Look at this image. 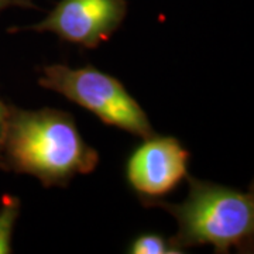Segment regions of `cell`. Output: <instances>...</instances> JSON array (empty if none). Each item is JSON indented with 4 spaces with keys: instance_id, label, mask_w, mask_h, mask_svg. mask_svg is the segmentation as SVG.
I'll return each mask as SVG.
<instances>
[{
    "instance_id": "1",
    "label": "cell",
    "mask_w": 254,
    "mask_h": 254,
    "mask_svg": "<svg viewBox=\"0 0 254 254\" xmlns=\"http://www.w3.org/2000/svg\"><path fill=\"white\" fill-rule=\"evenodd\" d=\"M98 151L82 138L75 120L57 109L7 106L0 167L36 177L44 187H66L78 174H91Z\"/></svg>"
},
{
    "instance_id": "2",
    "label": "cell",
    "mask_w": 254,
    "mask_h": 254,
    "mask_svg": "<svg viewBox=\"0 0 254 254\" xmlns=\"http://www.w3.org/2000/svg\"><path fill=\"white\" fill-rule=\"evenodd\" d=\"M188 195L181 203L153 200L173 215L178 232L174 245L182 252L196 246L210 245L216 253H229L230 249L249 253L253 249L254 195L200 181L187 175Z\"/></svg>"
},
{
    "instance_id": "3",
    "label": "cell",
    "mask_w": 254,
    "mask_h": 254,
    "mask_svg": "<svg viewBox=\"0 0 254 254\" xmlns=\"http://www.w3.org/2000/svg\"><path fill=\"white\" fill-rule=\"evenodd\" d=\"M40 72L43 73L38 79L40 86L61 93L98 116L105 125L144 140L155 134L144 110L118 78L100 72L92 65L73 69L54 64L43 66Z\"/></svg>"
},
{
    "instance_id": "4",
    "label": "cell",
    "mask_w": 254,
    "mask_h": 254,
    "mask_svg": "<svg viewBox=\"0 0 254 254\" xmlns=\"http://www.w3.org/2000/svg\"><path fill=\"white\" fill-rule=\"evenodd\" d=\"M126 14V0H60L40 23L11 31L54 33L64 41L96 48L109 40Z\"/></svg>"
},
{
    "instance_id": "5",
    "label": "cell",
    "mask_w": 254,
    "mask_h": 254,
    "mask_svg": "<svg viewBox=\"0 0 254 254\" xmlns=\"http://www.w3.org/2000/svg\"><path fill=\"white\" fill-rule=\"evenodd\" d=\"M190 153L174 137L145 138L128 157L126 178L144 203L165 196L188 175Z\"/></svg>"
},
{
    "instance_id": "6",
    "label": "cell",
    "mask_w": 254,
    "mask_h": 254,
    "mask_svg": "<svg viewBox=\"0 0 254 254\" xmlns=\"http://www.w3.org/2000/svg\"><path fill=\"white\" fill-rule=\"evenodd\" d=\"M20 213V200L6 195L0 205V254H9L11 249V236L16 220Z\"/></svg>"
},
{
    "instance_id": "7",
    "label": "cell",
    "mask_w": 254,
    "mask_h": 254,
    "mask_svg": "<svg viewBox=\"0 0 254 254\" xmlns=\"http://www.w3.org/2000/svg\"><path fill=\"white\" fill-rule=\"evenodd\" d=\"M127 253L131 254H181V249L174 245L171 237H165L158 233H144L137 236L130 246Z\"/></svg>"
},
{
    "instance_id": "8",
    "label": "cell",
    "mask_w": 254,
    "mask_h": 254,
    "mask_svg": "<svg viewBox=\"0 0 254 254\" xmlns=\"http://www.w3.org/2000/svg\"><path fill=\"white\" fill-rule=\"evenodd\" d=\"M13 6L24 7V9H37V6L31 0H0V11Z\"/></svg>"
},
{
    "instance_id": "9",
    "label": "cell",
    "mask_w": 254,
    "mask_h": 254,
    "mask_svg": "<svg viewBox=\"0 0 254 254\" xmlns=\"http://www.w3.org/2000/svg\"><path fill=\"white\" fill-rule=\"evenodd\" d=\"M7 118V105H4L0 99V160H1V145H3V136H4V126Z\"/></svg>"
}]
</instances>
